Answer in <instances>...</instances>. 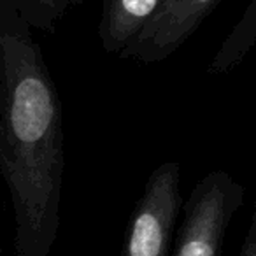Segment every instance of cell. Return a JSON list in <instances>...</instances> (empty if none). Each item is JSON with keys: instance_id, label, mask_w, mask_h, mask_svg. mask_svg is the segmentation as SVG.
I'll return each instance as SVG.
<instances>
[{"instance_id": "52a82bcc", "label": "cell", "mask_w": 256, "mask_h": 256, "mask_svg": "<svg viewBox=\"0 0 256 256\" xmlns=\"http://www.w3.org/2000/svg\"><path fill=\"white\" fill-rule=\"evenodd\" d=\"M22 18L32 28L53 32L58 20L67 11L64 0H11Z\"/></svg>"}, {"instance_id": "277c9868", "label": "cell", "mask_w": 256, "mask_h": 256, "mask_svg": "<svg viewBox=\"0 0 256 256\" xmlns=\"http://www.w3.org/2000/svg\"><path fill=\"white\" fill-rule=\"evenodd\" d=\"M221 0H165L150 23L120 53L123 60L158 64L170 58Z\"/></svg>"}, {"instance_id": "3957f363", "label": "cell", "mask_w": 256, "mask_h": 256, "mask_svg": "<svg viewBox=\"0 0 256 256\" xmlns=\"http://www.w3.org/2000/svg\"><path fill=\"white\" fill-rule=\"evenodd\" d=\"M181 165L165 162L148 178L124 238V256H168L174 224L182 206Z\"/></svg>"}, {"instance_id": "ba28073f", "label": "cell", "mask_w": 256, "mask_h": 256, "mask_svg": "<svg viewBox=\"0 0 256 256\" xmlns=\"http://www.w3.org/2000/svg\"><path fill=\"white\" fill-rule=\"evenodd\" d=\"M238 256H256V207H254V212H252L251 224H249L248 235H246Z\"/></svg>"}, {"instance_id": "5b68a950", "label": "cell", "mask_w": 256, "mask_h": 256, "mask_svg": "<svg viewBox=\"0 0 256 256\" xmlns=\"http://www.w3.org/2000/svg\"><path fill=\"white\" fill-rule=\"evenodd\" d=\"M165 0H102L98 23L100 46L120 56L121 51L153 20Z\"/></svg>"}, {"instance_id": "9c48e42d", "label": "cell", "mask_w": 256, "mask_h": 256, "mask_svg": "<svg viewBox=\"0 0 256 256\" xmlns=\"http://www.w3.org/2000/svg\"><path fill=\"white\" fill-rule=\"evenodd\" d=\"M65 2V6H67V8H70V6H76V4H81L82 0H64Z\"/></svg>"}, {"instance_id": "7a4b0ae2", "label": "cell", "mask_w": 256, "mask_h": 256, "mask_svg": "<svg viewBox=\"0 0 256 256\" xmlns=\"http://www.w3.org/2000/svg\"><path fill=\"white\" fill-rule=\"evenodd\" d=\"M244 204V186L226 170L200 179L184 202L174 256H220L228 226Z\"/></svg>"}, {"instance_id": "6da1fadb", "label": "cell", "mask_w": 256, "mask_h": 256, "mask_svg": "<svg viewBox=\"0 0 256 256\" xmlns=\"http://www.w3.org/2000/svg\"><path fill=\"white\" fill-rule=\"evenodd\" d=\"M62 102L32 26L0 0V176L14 212V256H50L64 188Z\"/></svg>"}, {"instance_id": "8992f818", "label": "cell", "mask_w": 256, "mask_h": 256, "mask_svg": "<svg viewBox=\"0 0 256 256\" xmlns=\"http://www.w3.org/2000/svg\"><path fill=\"white\" fill-rule=\"evenodd\" d=\"M256 46V0H249L240 20L235 23L221 42L220 50L210 60L207 72L209 74H226L235 68L248 53Z\"/></svg>"}]
</instances>
